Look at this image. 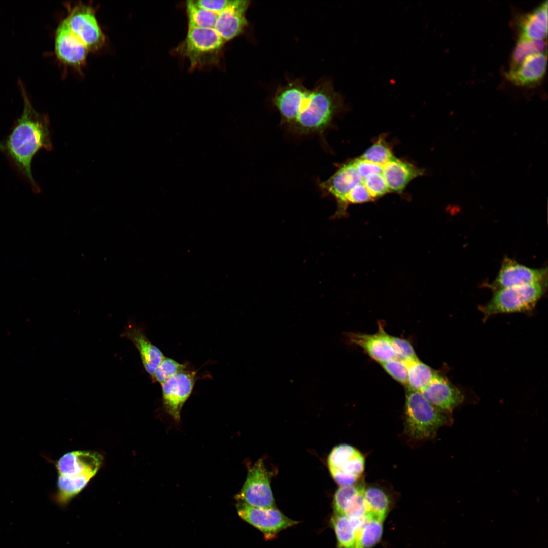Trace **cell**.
Instances as JSON below:
<instances>
[{
	"label": "cell",
	"mask_w": 548,
	"mask_h": 548,
	"mask_svg": "<svg viewBox=\"0 0 548 548\" xmlns=\"http://www.w3.org/2000/svg\"><path fill=\"white\" fill-rule=\"evenodd\" d=\"M68 13L64 18L73 35L88 49L96 52L104 46L106 36L91 5L80 2L67 7Z\"/></svg>",
	"instance_id": "8992f818"
},
{
	"label": "cell",
	"mask_w": 548,
	"mask_h": 548,
	"mask_svg": "<svg viewBox=\"0 0 548 548\" xmlns=\"http://www.w3.org/2000/svg\"><path fill=\"white\" fill-rule=\"evenodd\" d=\"M92 478L86 475L75 476L58 475L54 500L60 506L65 507L86 486Z\"/></svg>",
	"instance_id": "cb8c5ba5"
},
{
	"label": "cell",
	"mask_w": 548,
	"mask_h": 548,
	"mask_svg": "<svg viewBox=\"0 0 548 548\" xmlns=\"http://www.w3.org/2000/svg\"><path fill=\"white\" fill-rule=\"evenodd\" d=\"M546 48L544 40H532L519 38L511 55L510 68L517 66L531 55L545 52Z\"/></svg>",
	"instance_id": "4316f807"
},
{
	"label": "cell",
	"mask_w": 548,
	"mask_h": 548,
	"mask_svg": "<svg viewBox=\"0 0 548 548\" xmlns=\"http://www.w3.org/2000/svg\"><path fill=\"white\" fill-rule=\"evenodd\" d=\"M272 101L281 123L300 135L323 132L344 107L341 94L326 79L312 89L299 79L288 81L277 89Z\"/></svg>",
	"instance_id": "6da1fadb"
},
{
	"label": "cell",
	"mask_w": 548,
	"mask_h": 548,
	"mask_svg": "<svg viewBox=\"0 0 548 548\" xmlns=\"http://www.w3.org/2000/svg\"><path fill=\"white\" fill-rule=\"evenodd\" d=\"M330 472L340 486L355 484L361 478L365 469L364 455L356 448L347 444L335 447L328 458Z\"/></svg>",
	"instance_id": "52a82bcc"
},
{
	"label": "cell",
	"mask_w": 548,
	"mask_h": 548,
	"mask_svg": "<svg viewBox=\"0 0 548 548\" xmlns=\"http://www.w3.org/2000/svg\"><path fill=\"white\" fill-rule=\"evenodd\" d=\"M197 371L190 370L178 373L161 385L163 405L165 410L178 422L182 408L191 394L196 381Z\"/></svg>",
	"instance_id": "30bf717a"
},
{
	"label": "cell",
	"mask_w": 548,
	"mask_h": 548,
	"mask_svg": "<svg viewBox=\"0 0 548 548\" xmlns=\"http://www.w3.org/2000/svg\"><path fill=\"white\" fill-rule=\"evenodd\" d=\"M367 519L350 518L344 515H334L331 524L337 540V548H357L359 530Z\"/></svg>",
	"instance_id": "7402d4cb"
},
{
	"label": "cell",
	"mask_w": 548,
	"mask_h": 548,
	"mask_svg": "<svg viewBox=\"0 0 548 548\" xmlns=\"http://www.w3.org/2000/svg\"><path fill=\"white\" fill-rule=\"evenodd\" d=\"M389 340L395 358L409 361L418 359L412 344L406 339L389 335Z\"/></svg>",
	"instance_id": "d6a6232c"
},
{
	"label": "cell",
	"mask_w": 548,
	"mask_h": 548,
	"mask_svg": "<svg viewBox=\"0 0 548 548\" xmlns=\"http://www.w3.org/2000/svg\"><path fill=\"white\" fill-rule=\"evenodd\" d=\"M547 283L528 284L498 290L480 310L485 318L497 314L531 310L545 293Z\"/></svg>",
	"instance_id": "5b68a950"
},
{
	"label": "cell",
	"mask_w": 548,
	"mask_h": 548,
	"mask_svg": "<svg viewBox=\"0 0 548 548\" xmlns=\"http://www.w3.org/2000/svg\"><path fill=\"white\" fill-rule=\"evenodd\" d=\"M383 521L367 515L359 531L357 548H372L381 540L383 530Z\"/></svg>",
	"instance_id": "484cf974"
},
{
	"label": "cell",
	"mask_w": 548,
	"mask_h": 548,
	"mask_svg": "<svg viewBox=\"0 0 548 548\" xmlns=\"http://www.w3.org/2000/svg\"><path fill=\"white\" fill-rule=\"evenodd\" d=\"M187 366V364L180 363L165 356L156 368L152 380L161 384L172 376L188 370Z\"/></svg>",
	"instance_id": "f546056e"
},
{
	"label": "cell",
	"mask_w": 548,
	"mask_h": 548,
	"mask_svg": "<svg viewBox=\"0 0 548 548\" xmlns=\"http://www.w3.org/2000/svg\"><path fill=\"white\" fill-rule=\"evenodd\" d=\"M546 52L537 53L526 58L517 66L509 68L505 74L506 78L520 87H532L539 83L545 73Z\"/></svg>",
	"instance_id": "2e32d148"
},
{
	"label": "cell",
	"mask_w": 548,
	"mask_h": 548,
	"mask_svg": "<svg viewBox=\"0 0 548 548\" xmlns=\"http://www.w3.org/2000/svg\"><path fill=\"white\" fill-rule=\"evenodd\" d=\"M122 337L131 341L137 349L143 366L151 379L158 366L165 357L162 351L146 336L143 329L130 322L122 333Z\"/></svg>",
	"instance_id": "e0dca14e"
},
{
	"label": "cell",
	"mask_w": 548,
	"mask_h": 548,
	"mask_svg": "<svg viewBox=\"0 0 548 548\" xmlns=\"http://www.w3.org/2000/svg\"><path fill=\"white\" fill-rule=\"evenodd\" d=\"M364 484L359 481L354 485L340 486L337 490L333 501L334 515H343L347 502L362 488Z\"/></svg>",
	"instance_id": "1f68e13d"
},
{
	"label": "cell",
	"mask_w": 548,
	"mask_h": 548,
	"mask_svg": "<svg viewBox=\"0 0 548 548\" xmlns=\"http://www.w3.org/2000/svg\"><path fill=\"white\" fill-rule=\"evenodd\" d=\"M235 498L237 502L255 507L275 508L269 475L261 459L248 471L246 480Z\"/></svg>",
	"instance_id": "ba28073f"
},
{
	"label": "cell",
	"mask_w": 548,
	"mask_h": 548,
	"mask_svg": "<svg viewBox=\"0 0 548 548\" xmlns=\"http://www.w3.org/2000/svg\"><path fill=\"white\" fill-rule=\"evenodd\" d=\"M103 456L96 451H76L64 454L55 463L59 475H89L93 477L100 469Z\"/></svg>",
	"instance_id": "4fadbf2b"
},
{
	"label": "cell",
	"mask_w": 548,
	"mask_h": 548,
	"mask_svg": "<svg viewBox=\"0 0 548 548\" xmlns=\"http://www.w3.org/2000/svg\"><path fill=\"white\" fill-rule=\"evenodd\" d=\"M347 339L350 344L359 346L380 363L395 357L389 335L385 332L382 324H379V331L375 334L349 333Z\"/></svg>",
	"instance_id": "ac0fdd59"
},
{
	"label": "cell",
	"mask_w": 548,
	"mask_h": 548,
	"mask_svg": "<svg viewBox=\"0 0 548 548\" xmlns=\"http://www.w3.org/2000/svg\"><path fill=\"white\" fill-rule=\"evenodd\" d=\"M250 1L232 0L230 5L217 14L214 29L225 42L243 33L248 25L246 17Z\"/></svg>",
	"instance_id": "9a60e30c"
},
{
	"label": "cell",
	"mask_w": 548,
	"mask_h": 548,
	"mask_svg": "<svg viewBox=\"0 0 548 548\" xmlns=\"http://www.w3.org/2000/svg\"><path fill=\"white\" fill-rule=\"evenodd\" d=\"M405 362L408 370L407 389L421 392L437 374L418 359Z\"/></svg>",
	"instance_id": "d4e9b609"
},
{
	"label": "cell",
	"mask_w": 548,
	"mask_h": 548,
	"mask_svg": "<svg viewBox=\"0 0 548 548\" xmlns=\"http://www.w3.org/2000/svg\"><path fill=\"white\" fill-rule=\"evenodd\" d=\"M547 268H530L508 257H505L496 278L487 285L494 292L515 286L547 283Z\"/></svg>",
	"instance_id": "8fae6325"
},
{
	"label": "cell",
	"mask_w": 548,
	"mask_h": 548,
	"mask_svg": "<svg viewBox=\"0 0 548 548\" xmlns=\"http://www.w3.org/2000/svg\"><path fill=\"white\" fill-rule=\"evenodd\" d=\"M360 157L375 163L383 164L395 156L385 138L381 136Z\"/></svg>",
	"instance_id": "f1b7e54d"
},
{
	"label": "cell",
	"mask_w": 548,
	"mask_h": 548,
	"mask_svg": "<svg viewBox=\"0 0 548 548\" xmlns=\"http://www.w3.org/2000/svg\"><path fill=\"white\" fill-rule=\"evenodd\" d=\"M236 507L241 518L260 530L267 540L273 538L280 531L298 523L276 508H258L241 502H237Z\"/></svg>",
	"instance_id": "9c48e42d"
},
{
	"label": "cell",
	"mask_w": 548,
	"mask_h": 548,
	"mask_svg": "<svg viewBox=\"0 0 548 548\" xmlns=\"http://www.w3.org/2000/svg\"><path fill=\"white\" fill-rule=\"evenodd\" d=\"M380 364L384 369L397 382L402 384H407L408 370L404 361L395 357Z\"/></svg>",
	"instance_id": "836d02e7"
},
{
	"label": "cell",
	"mask_w": 548,
	"mask_h": 548,
	"mask_svg": "<svg viewBox=\"0 0 548 548\" xmlns=\"http://www.w3.org/2000/svg\"><path fill=\"white\" fill-rule=\"evenodd\" d=\"M519 26V38L532 40H544L547 33V1L523 16Z\"/></svg>",
	"instance_id": "44dd1931"
},
{
	"label": "cell",
	"mask_w": 548,
	"mask_h": 548,
	"mask_svg": "<svg viewBox=\"0 0 548 548\" xmlns=\"http://www.w3.org/2000/svg\"><path fill=\"white\" fill-rule=\"evenodd\" d=\"M421 392L434 407L449 414L461 404L464 399L459 389L438 373Z\"/></svg>",
	"instance_id": "5bb4252c"
},
{
	"label": "cell",
	"mask_w": 548,
	"mask_h": 548,
	"mask_svg": "<svg viewBox=\"0 0 548 548\" xmlns=\"http://www.w3.org/2000/svg\"><path fill=\"white\" fill-rule=\"evenodd\" d=\"M364 484L362 488L347 502L343 515L353 518H362L368 515L367 507L363 495Z\"/></svg>",
	"instance_id": "4dcf8cb0"
},
{
	"label": "cell",
	"mask_w": 548,
	"mask_h": 548,
	"mask_svg": "<svg viewBox=\"0 0 548 548\" xmlns=\"http://www.w3.org/2000/svg\"><path fill=\"white\" fill-rule=\"evenodd\" d=\"M186 10L188 26L214 28L217 14L197 6L194 1H188Z\"/></svg>",
	"instance_id": "83f0119b"
},
{
	"label": "cell",
	"mask_w": 548,
	"mask_h": 548,
	"mask_svg": "<svg viewBox=\"0 0 548 548\" xmlns=\"http://www.w3.org/2000/svg\"><path fill=\"white\" fill-rule=\"evenodd\" d=\"M363 495L367 507L368 515L384 521L391 504L390 496L386 489L376 484H364Z\"/></svg>",
	"instance_id": "603a6c76"
},
{
	"label": "cell",
	"mask_w": 548,
	"mask_h": 548,
	"mask_svg": "<svg viewBox=\"0 0 548 548\" xmlns=\"http://www.w3.org/2000/svg\"><path fill=\"white\" fill-rule=\"evenodd\" d=\"M54 52L62 63L76 68L85 65L88 53L87 47L71 32L65 20L58 24L55 35Z\"/></svg>",
	"instance_id": "7c38bea8"
},
{
	"label": "cell",
	"mask_w": 548,
	"mask_h": 548,
	"mask_svg": "<svg viewBox=\"0 0 548 548\" xmlns=\"http://www.w3.org/2000/svg\"><path fill=\"white\" fill-rule=\"evenodd\" d=\"M385 174L390 192L401 193L423 170L413 164L393 157L385 164Z\"/></svg>",
	"instance_id": "ffe728a7"
},
{
	"label": "cell",
	"mask_w": 548,
	"mask_h": 548,
	"mask_svg": "<svg viewBox=\"0 0 548 548\" xmlns=\"http://www.w3.org/2000/svg\"><path fill=\"white\" fill-rule=\"evenodd\" d=\"M224 43L214 28L188 26L186 38L176 50L188 59L191 69L203 68L218 62Z\"/></svg>",
	"instance_id": "277c9868"
},
{
	"label": "cell",
	"mask_w": 548,
	"mask_h": 548,
	"mask_svg": "<svg viewBox=\"0 0 548 548\" xmlns=\"http://www.w3.org/2000/svg\"><path fill=\"white\" fill-rule=\"evenodd\" d=\"M19 86L23 99L22 113L15 122L10 134L0 141V151L13 168L30 185L33 191L40 188L34 179L31 163L41 149L51 150L50 122L48 117L33 108L21 82Z\"/></svg>",
	"instance_id": "7a4b0ae2"
},
{
	"label": "cell",
	"mask_w": 548,
	"mask_h": 548,
	"mask_svg": "<svg viewBox=\"0 0 548 548\" xmlns=\"http://www.w3.org/2000/svg\"><path fill=\"white\" fill-rule=\"evenodd\" d=\"M232 0H198L194 1L198 6L217 14L225 10Z\"/></svg>",
	"instance_id": "e575fe53"
},
{
	"label": "cell",
	"mask_w": 548,
	"mask_h": 548,
	"mask_svg": "<svg viewBox=\"0 0 548 548\" xmlns=\"http://www.w3.org/2000/svg\"><path fill=\"white\" fill-rule=\"evenodd\" d=\"M452 422L450 414L432 405L420 391L407 389L404 410V432L412 440L433 438L438 429Z\"/></svg>",
	"instance_id": "3957f363"
},
{
	"label": "cell",
	"mask_w": 548,
	"mask_h": 548,
	"mask_svg": "<svg viewBox=\"0 0 548 548\" xmlns=\"http://www.w3.org/2000/svg\"><path fill=\"white\" fill-rule=\"evenodd\" d=\"M385 164L375 163L364 159H358L355 164L358 176L355 187H364L373 201L390 193L385 174Z\"/></svg>",
	"instance_id": "d6986e66"
}]
</instances>
